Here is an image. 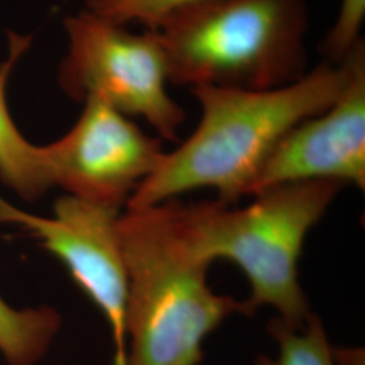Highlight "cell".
<instances>
[{
  "mask_svg": "<svg viewBox=\"0 0 365 365\" xmlns=\"http://www.w3.org/2000/svg\"><path fill=\"white\" fill-rule=\"evenodd\" d=\"M66 52L58 84L78 102L96 99L126 117L144 118L175 141L185 113L168 91L170 66L156 30L133 33L87 9L64 19Z\"/></svg>",
  "mask_w": 365,
  "mask_h": 365,
  "instance_id": "5b68a950",
  "label": "cell"
},
{
  "mask_svg": "<svg viewBox=\"0 0 365 365\" xmlns=\"http://www.w3.org/2000/svg\"><path fill=\"white\" fill-rule=\"evenodd\" d=\"M342 187L336 182H287L253 196V203L241 209L218 199L170 202L182 237L199 259L210 265L232 261L248 277L244 315L269 306L286 325L300 329L312 314L298 277L300 253Z\"/></svg>",
  "mask_w": 365,
  "mask_h": 365,
  "instance_id": "3957f363",
  "label": "cell"
},
{
  "mask_svg": "<svg viewBox=\"0 0 365 365\" xmlns=\"http://www.w3.org/2000/svg\"><path fill=\"white\" fill-rule=\"evenodd\" d=\"M365 19V0H341L339 15L324 39L327 61L339 64L361 41Z\"/></svg>",
  "mask_w": 365,
  "mask_h": 365,
  "instance_id": "4fadbf2b",
  "label": "cell"
},
{
  "mask_svg": "<svg viewBox=\"0 0 365 365\" xmlns=\"http://www.w3.org/2000/svg\"><path fill=\"white\" fill-rule=\"evenodd\" d=\"M76 123L39 146L49 187L120 210L164 156L163 140L96 99H87Z\"/></svg>",
  "mask_w": 365,
  "mask_h": 365,
  "instance_id": "8992f818",
  "label": "cell"
},
{
  "mask_svg": "<svg viewBox=\"0 0 365 365\" xmlns=\"http://www.w3.org/2000/svg\"><path fill=\"white\" fill-rule=\"evenodd\" d=\"M118 232L129 277L128 365H199L203 341L242 302L215 294L210 264L184 240L172 202L126 209Z\"/></svg>",
  "mask_w": 365,
  "mask_h": 365,
  "instance_id": "7a4b0ae2",
  "label": "cell"
},
{
  "mask_svg": "<svg viewBox=\"0 0 365 365\" xmlns=\"http://www.w3.org/2000/svg\"><path fill=\"white\" fill-rule=\"evenodd\" d=\"M269 333L279 344V356H260L256 365H336L321 318L310 314L300 329L286 325L280 318L269 324Z\"/></svg>",
  "mask_w": 365,
  "mask_h": 365,
  "instance_id": "8fae6325",
  "label": "cell"
},
{
  "mask_svg": "<svg viewBox=\"0 0 365 365\" xmlns=\"http://www.w3.org/2000/svg\"><path fill=\"white\" fill-rule=\"evenodd\" d=\"M119 215L120 210L66 195L56 202L53 217H39L0 196V223L24 229L66 265L110 325L114 365H128L129 277L118 232Z\"/></svg>",
  "mask_w": 365,
  "mask_h": 365,
  "instance_id": "52a82bcc",
  "label": "cell"
},
{
  "mask_svg": "<svg viewBox=\"0 0 365 365\" xmlns=\"http://www.w3.org/2000/svg\"><path fill=\"white\" fill-rule=\"evenodd\" d=\"M30 45L31 36L10 31L9 54L0 63V179L24 199L36 200L51 188L42 165L41 149L18 129L6 98L9 78Z\"/></svg>",
  "mask_w": 365,
  "mask_h": 365,
  "instance_id": "9c48e42d",
  "label": "cell"
},
{
  "mask_svg": "<svg viewBox=\"0 0 365 365\" xmlns=\"http://www.w3.org/2000/svg\"><path fill=\"white\" fill-rule=\"evenodd\" d=\"M354 48L339 64L325 61L277 88H190L202 108L199 125L173 152L164 153L126 209L152 207L203 188L214 190L227 205L248 195L288 133L339 99L352 76Z\"/></svg>",
  "mask_w": 365,
  "mask_h": 365,
  "instance_id": "6da1fadb",
  "label": "cell"
},
{
  "mask_svg": "<svg viewBox=\"0 0 365 365\" xmlns=\"http://www.w3.org/2000/svg\"><path fill=\"white\" fill-rule=\"evenodd\" d=\"M336 182L365 188V45L353 56L352 76L324 113L297 125L280 141L248 195L287 182Z\"/></svg>",
  "mask_w": 365,
  "mask_h": 365,
  "instance_id": "ba28073f",
  "label": "cell"
},
{
  "mask_svg": "<svg viewBox=\"0 0 365 365\" xmlns=\"http://www.w3.org/2000/svg\"><path fill=\"white\" fill-rule=\"evenodd\" d=\"M217 0H86V7L118 25L157 30L172 18Z\"/></svg>",
  "mask_w": 365,
  "mask_h": 365,
  "instance_id": "7c38bea8",
  "label": "cell"
},
{
  "mask_svg": "<svg viewBox=\"0 0 365 365\" xmlns=\"http://www.w3.org/2000/svg\"><path fill=\"white\" fill-rule=\"evenodd\" d=\"M304 0H217L156 31L172 84L269 90L309 71Z\"/></svg>",
  "mask_w": 365,
  "mask_h": 365,
  "instance_id": "277c9868",
  "label": "cell"
},
{
  "mask_svg": "<svg viewBox=\"0 0 365 365\" xmlns=\"http://www.w3.org/2000/svg\"><path fill=\"white\" fill-rule=\"evenodd\" d=\"M60 325V315L49 306L19 310L0 298V352L10 365L36 364Z\"/></svg>",
  "mask_w": 365,
  "mask_h": 365,
  "instance_id": "30bf717a",
  "label": "cell"
}]
</instances>
